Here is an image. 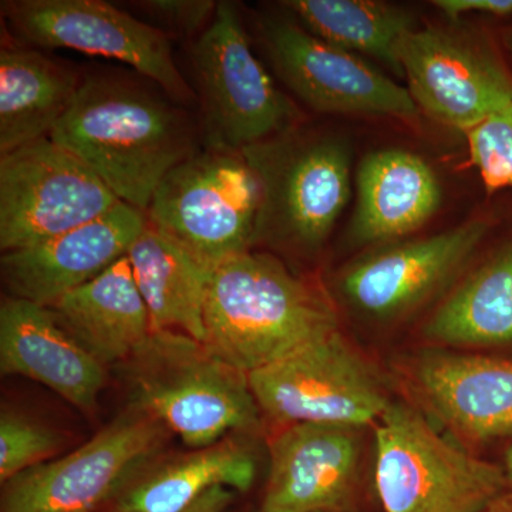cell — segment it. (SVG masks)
<instances>
[{
	"label": "cell",
	"mask_w": 512,
	"mask_h": 512,
	"mask_svg": "<svg viewBox=\"0 0 512 512\" xmlns=\"http://www.w3.org/2000/svg\"><path fill=\"white\" fill-rule=\"evenodd\" d=\"M218 3L214 0H144L136 5L164 28L191 36L201 35L210 26Z\"/></svg>",
	"instance_id": "83f0119b"
},
{
	"label": "cell",
	"mask_w": 512,
	"mask_h": 512,
	"mask_svg": "<svg viewBox=\"0 0 512 512\" xmlns=\"http://www.w3.org/2000/svg\"><path fill=\"white\" fill-rule=\"evenodd\" d=\"M241 153L261 190L254 247L319 251L350 198L348 143L295 126Z\"/></svg>",
	"instance_id": "277c9868"
},
{
	"label": "cell",
	"mask_w": 512,
	"mask_h": 512,
	"mask_svg": "<svg viewBox=\"0 0 512 512\" xmlns=\"http://www.w3.org/2000/svg\"><path fill=\"white\" fill-rule=\"evenodd\" d=\"M248 379L261 412L282 427H367L377 423L393 402L375 367L340 330L249 373Z\"/></svg>",
	"instance_id": "9c48e42d"
},
{
	"label": "cell",
	"mask_w": 512,
	"mask_h": 512,
	"mask_svg": "<svg viewBox=\"0 0 512 512\" xmlns=\"http://www.w3.org/2000/svg\"><path fill=\"white\" fill-rule=\"evenodd\" d=\"M127 258L146 302L151 330H175L204 343L212 271L148 222Z\"/></svg>",
	"instance_id": "603a6c76"
},
{
	"label": "cell",
	"mask_w": 512,
	"mask_h": 512,
	"mask_svg": "<svg viewBox=\"0 0 512 512\" xmlns=\"http://www.w3.org/2000/svg\"><path fill=\"white\" fill-rule=\"evenodd\" d=\"M282 6L323 42L375 57L403 76L400 46L414 30L413 19L403 9L375 0H288Z\"/></svg>",
	"instance_id": "d4e9b609"
},
{
	"label": "cell",
	"mask_w": 512,
	"mask_h": 512,
	"mask_svg": "<svg viewBox=\"0 0 512 512\" xmlns=\"http://www.w3.org/2000/svg\"><path fill=\"white\" fill-rule=\"evenodd\" d=\"M433 5L451 20H457L466 13H480L498 19L512 18V0H434Z\"/></svg>",
	"instance_id": "f1b7e54d"
},
{
	"label": "cell",
	"mask_w": 512,
	"mask_h": 512,
	"mask_svg": "<svg viewBox=\"0 0 512 512\" xmlns=\"http://www.w3.org/2000/svg\"><path fill=\"white\" fill-rule=\"evenodd\" d=\"M50 138L144 214L165 175L200 150L190 117L173 101L127 77L101 73L83 77Z\"/></svg>",
	"instance_id": "6da1fadb"
},
{
	"label": "cell",
	"mask_w": 512,
	"mask_h": 512,
	"mask_svg": "<svg viewBox=\"0 0 512 512\" xmlns=\"http://www.w3.org/2000/svg\"><path fill=\"white\" fill-rule=\"evenodd\" d=\"M83 77L35 49L0 52V157L50 137L72 107Z\"/></svg>",
	"instance_id": "7402d4cb"
},
{
	"label": "cell",
	"mask_w": 512,
	"mask_h": 512,
	"mask_svg": "<svg viewBox=\"0 0 512 512\" xmlns=\"http://www.w3.org/2000/svg\"><path fill=\"white\" fill-rule=\"evenodd\" d=\"M424 335L444 346L512 348V238L450 293Z\"/></svg>",
	"instance_id": "cb8c5ba5"
},
{
	"label": "cell",
	"mask_w": 512,
	"mask_h": 512,
	"mask_svg": "<svg viewBox=\"0 0 512 512\" xmlns=\"http://www.w3.org/2000/svg\"><path fill=\"white\" fill-rule=\"evenodd\" d=\"M124 372L131 404L160 420L188 447L258 430L261 409L247 373L185 333L151 332L124 362Z\"/></svg>",
	"instance_id": "3957f363"
},
{
	"label": "cell",
	"mask_w": 512,
	"mask_h": 512,
	"mask_svg": "<svg viewBox=\"0 0 512 512\" xmlns=\"http://www.w3.org/2000/svg\"><path fill=\"white\" fill-rule=\"evenodd\" d=\"M53 431L18 413L0 416V484L47 463L59 448Z\"/></svg>",
	"instance_id": "4316f807"
},
{
	"label": "cell",
	"mask_w": 512,
	"mask_h": 512,
	"mask_svg": "<svg viewBox=\"0 0 512 512\" xmlns=\"http://www.w3.org/2000/svg\"><path fill=\"white\" fill-rule=\"evenodd\" d=\"M501 467H503L505 481H507V495L497 512H512V440L505 448Z\"/></svg>",
	"instance_id": "4dcf8cb0"
},
{
	"label": "cell",
	"mask_w": 512,
	"mask_h": 512,
	"mask_svg": "<svg viewBox=\"0 0 512 512\" xmlns=\"http://www.w3.org/2000/svg\"><path fill=\"white\" fill-rule=\"evenodd\" d=\"M366 427L286 426L269 441V471L259 512H353L365 463Z\"/></svg>",
	"instance_id": "5bb4252c"
},
{
	"label": "cell",
	"mask_w": 512,
	"mask_h": 512,
	"mask_svg": "<svg viewBox=\"0 0 512 512\" xmlns=\"http://www.w3.org/2000/svg\"><path fill=\"white\" fill-rule=\"evenodd\" d=\"M2 12L13 35L28 45L119 60L160 86L175 103L195 99L175 63L167 33L111 3L10 0L2 3Z\"/></svg>",
	"instance_id": "8fae6325"
},
{
	"label": "cell",
	"mask_w": 512,
	"mask_h": 512,
	"mask_svg": "<svg viewBox=\"0 0 512 512\" xmlns=\"http://www.w3.org/2000/svg\"><path fill=\"white\" fill-rule=\"evenodd\" d=\"M409 382L454 436L474 444L512 439V357L426 350L410 362Z\"/></svg>",
	"instance_id": "e0dca14e"
},
{
	"label": "cell",
	"mask_w": 512,
	"mask_h": 512,
	"mask_svg": "<svg viewBox=\"0 0 512 512\" xmlns=\"http://www.w3.org/2000/svg\"><path fill=\"white\" fill-rule=\"evenodd\" d=\"M399 57L416 106L448 127L466 133L512 101L510 63L493 46L440 29H414Z\"/></svg>",
	"instance_id": "4fadbf2b"
},
{
	"label": "cell",
	"mask_w": 512,
	"mask_h": 512,
	"mask_svg": "<svg viewBox=\"0 0 512 512\" xmlns=\"http://www.w3.org/2000/svg\"><path fill=\"white\" fill-rule=\"evenodd\" d=\"M375 483L384 512H497L507 495L501 464L441 436L399 400L376 423Z\"/></svg>",
	"instance_id": "5b68a950"
},
{
	"label": "cell",
	"mask_w": 512,
	"mask_h": 512,
	"mask_svg": "<svg viewBox=\"0 0 512 512\" xmlns=\"http://www.w3.org/2000/svg\"><path fill=\"white\" fill-rule=\"evenodd\" d=\"M357 201L349 237L379 244L412 234L441 204L439 178L417 154L384 150L370 154L356 177Z\"/></svg>",
	"instance_id": "d6986e66"
},
{
	"label": "cell",
	"mask_w": 512,
	"mask_h": 512,
	"mask_svg": "<svg viewBox=\"0 0 512 512\" xmlns=\"http://www.w3.org/2000/svg\"><path fill=\"white\" fill-rule=\"evenodd\" d=\"M204 345L249 373L339 332L328 293L268 252H244L212 271Z\"/></svg>",
	"instance_id": "7a4b0ae2"
},
{
	"label": "cell",
	"mask_w": 512,
	"mask_h": 512,
	"mask_svg": "<svg viewBox=\"0 0 512 512\" xmlns=\"http://www.w3.org/2000/svg\"><path fill=\"white\" fill-rule=\"evenodd\" d=\"M168 431L131 404L73 453L3 484L0 512H101L153 463Z\"/></svg>",
	"instance_id": "ba28073f"
},
{
	"label": "cell",
	"mask_w": 512,
	"mask_h": 512,
	"mask_svg": "<svg viewBox=\"0 0 512 512\" xmlns=\"http://www.w3.org/2000/svg\"><path fill=\"white\" fill-rule=\"evenodd\" d=\"M45 306L6 296L0 305V370L49 387L83 412L96 407L106 369Z\"/></svg>",
	"instance_id": "ac0fdd59"
},
{
	"label": "cell",
	"mask_w": 512,
	"mask_h": 512,
	"mask_svg": "<svg viewBox=\"0 0 512 512\" xmlns=\"http://www.w3.org/2000/svg\"><path fill=\"white\" fill-rule=\"evenodd\" d=\"M261 30L279 79L312 110L404 120L419 114L407 87L355 53L323 42L295 20L265 19Z\"/></svg>",
	"instance_id": "7c38bea8"
},
{
	"label": "cell",
	"mask_w": 512,
	"mask_h": 512,
	"mask_svg": "<svg viewBox=\"0 0 512 512\" xmlns=\"http://www.w3.org/2000/svg\"><path fill=\"white\" fill-rule=\"evenodd\" d=\"M261 190L241 151L208 147L174 167L158 185L148 224L205 268L251 251Z\"/></svg>",
	"instance_id": "8992f818"
},
{
	"label": "cell",
	"mask_w": 512,
	"mask_h": 512,
	"mask_svg": "<svg viewBox=\"0 0 512 512\" xmlns=\"http://www.w3.org/2000/svg\"><path fill=\"white\" fill-rule=\"evenodd\" d=\"M49 309L103 366L126 362L153 332L127 255Z\"/></svg>",
	"instance_id": "44dd1931"
},
{
	"label": "cell",
	"mask_w": 512,
	"mask_h": 512,
	"mask_svg": "<svg viewBox=\"0 0 512 512\" xmlns=\"http://www.w3.org/2000/svg\"><path fill=\"white\" fill-rule=\"evenodd\" d=\"M208 147L242 151L298 126L299 111L256 59L238 8L217 13L191 49Z\"/></svg>",
	"instance_id": "52a82bcc"
},
{
	"label": "cell",
	"mask_w": 512,
	"mask_h": 512,
	"mask_svg": "<svg viewBox=\"0 0 512 512\" xmlns=\"http://www.w3.org/2000/svg\"><path fill=\"white\" fill-rule=\"evenodd\" d=\"M503 45L505 52H507L508 57L512 60V26L504 32Z\"/></svg>",
	"instance_id": "1f68e13d"
},
{
	"label": "cell",
	"mask_w": 512,
	"mask_h": 512,
	"mask_svg": "<svg viewBox=\"0 0 512 512\" xmlns=\"http://www.w3.org/2000/svg\"><path fill=\"white\" fill-rule=\"evenodd\" d=\"M234 500V490L225 487H215L181 512H229V508H231Z\"/></svg>",
	"instance_id": "f546056e"
},
{
	"label": "cell",
	"mask_w": 512,
	"mask_h": 512,
	"mask_svg": "<svg viewBox=\"0 0 512 512\" xmlns=\"http://www.w3.org/2000/svg\"><path fill=\"white\" fill-rule=\"evenodd\" d=\"M147 215L126 202L82 227L0 259L8 296L50 308L127 255Z\"/></svg>",
	"instance_id": "2e32d148"
},
{
	"label": "cell",
	"mask_w": 512,
	"mask_h": 512,
	"mask_svg": "<svg viewBox=\"0 0 512 512\" xmlns=\"http://www.w3.org/2000/svg\"><path fill=\"white\" fill-rule=\"evenodd\" d=\"M468 154L488 194L512 190V101L466 131Z\"/></svg>",
	"instance_id": "484cf974"
},
{
	"label": "cell",
	"mask_w": 512,
	"mask_h": 512,
	"mask_svg": "<svg viewBox=\"0 0 512 512\" xmlns=\"http://www.w3.org/2000/svg\"><path fill=\"white\" fill-rule=\"evenodd\" d=\"M119 202L89 165L42 138L0 157V249L6 254L59 237Z\"/></svg>",
	"instance_id": "30bf717a"
},
{
	"label": "cell",
	"mask_w": 512,
	"mask_h": 512,
	"mask_svg": "<svg viewBox=\"0 0 512 512\" xmlns=\"http://www.w3.org/2000/svg\"><path fill=\"white\" fill-rule=\"evenodd\" d=\"M491 227L488 220H471L433 237L376 249L340 272L339 291L365 315L399 318L439 292L467 264Z\"/></svg>",
	"instance_id": "9a60e30c"
},
{
	"label": "cell",
	"mask_w": 512,
	"mask_h": 512,
	"mask_svg": "<svg viewBox=\"0 0 512 512\" xmlns=\"http://www.w3.org/2000/svg\"><path fill=\"white\" fill-rule=\"evenodd\" d=\"M153 463L101 512H181L215 487L247 493L256 476L254 450L234 434Z\"/></svg>",
	"instance_id": "ffe728a7"
}]
</instances>
